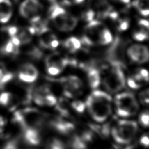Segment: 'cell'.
Returning a JSON list of instances; mask_svg holds the SVG:
<instances>
[{"mask_svg":"<svg viewBox=\"0 0 149 149\" xmlns=\"http://www.w3.org/2000/svg\"><path fill=\"white\" fill-rule=\"evenodd\" d=\"M86 107L95 121L102 123L112 114V97L107 92L96 90L88 97Z\"/></svg>","mask_w":149,"mask_h":149,"instance_id":"obj_1","label":"cell"},{"mask_svg":"<svg viewBox=\"0 0 149 149\" xmlns=\"http://www.w3.org/2000/svg\"><path fill=\"white\" fill-rule=\"evenodd\" d=\"M49 17L55 28L61 32H70L78 24L77 18L57 4L50 7Z\"/></svg>","mask_w":149,"mask_h":149,"instance_id":"obj_2","label":"cell"},{"mask_svg":"<svg viewBox=\"0 0 149 149\" xmlns=\"http://www.w3.org/2000/svg\"><path fill=\"white\" fill-rule=\"evenodd\" d=\"M137 131L138 125L135 122L122 120L112 128L111 134L116 142L121 145H126L133 140Z\"/></svg>","mask_w":149,"mask_h":149,"instance_id":"obj_3","label":"cell"},{"mask_svg":"<svg viewBox=\"0 0 149 149\" xmlns=\"http://www.w3.org/2000/svg\"><path fill=\"white\" fill-rule=\"evenodd\" d=\"M114 103L116 114L122 118L133 116L138 112L139 108L135 97L129 92H123L117 95Z\"/></svg>","mask_w":149,"mask_h":149,"instance_id":"obj_4","label":"cell"},{"mask_svg":"<svg viewBox=\"0 0 149 149\" xmlns=\"http://www.w3.org/2000/svg\"><path fill=\"white\" fill-rule=\"evenodd\" d=\"M103 84L108 91L116 93L121 91L125 84V78L123 70L118 65H114L105 76Z\"/></svg>","mask_w":149,"mask_h":149,"instance_id":"obj_5","label":"cell"},{"mask_svg":"<svg viewBox=\"0 0 149 149\" xmlns=\"http://www.w3.org/2000/svg\"><path fill=\"white\" fill-rule=\"evenodd\" d=\"M19 11L22 17L33 22L42 19L43 7L38 0H24L20 4Z\"/></svg>","mask_w":149,"mask_h":149,"instance_id":"obj_6","label":"cell"},{"mask_svg":"<svg viewBox=\"0 0 149 149\" xmlns=\"http://www.w3.org/2000/svg\"><path fill=\"white\" fill-rule=\"evenodd\" d=\"M67 65V58L58 53L50 54L45 59L46 71L51 76H57L60 74Z\"/></svg>","mask_w":149,"mask_h":149,"instance_id":"obj_7","label":"cell"},{"mask_svg":"<svg viewBox=\"0 0 149 149\" xmlns=\"http://www.w3.org/2000/svg\"><path fill=\"white\" fill-rule=\"evenodd\" d=\"M33 100L36 104L41 107H52L57 103L56 97L45 86L36 89L33 94Z\"/></svg>","mask_w":149,"mask_h":149,"instance_id":"obj_8","label":"cell"},{"mask_svg":"<svg viewBox=\"0 0 149 149\" xmlns=\"http://www.w3.org/2000/svg\"><path fill=\"white\" fill-rule=\"evenodd\" d=\"M128 57L132 62L137 64H145L149 61V49L146 46L141 44H133L127 49Z\"/></svg>","mask_w":149,"mask_h":149,"instance_id":"obj_9","label":"cell"},{"mask_svg":"<svg viewBox=\"0 0 149 149\" xmlns=\"http://www.w3.org/2000/svg\"><path fill=\"white\" fill-rule=\"evenodd\" d=\"M83 82L76 76H70L63 80L64 93L67 97H74L81 93L83 91Z\"/></svg>","mask_w":149,"mask_h":149,"instance_id":"obj_10","label":"cell"},{"mask_svg":"<svg viewBox=\"0 0 149 149\" xmlns=\"http://www.w3.org/2000/svg\"><path fill=\"white\" fill-rule=\"evenodd\" d=\"M38 75V70L32 64L26 63L22 65L19 69L18 77L21 81L24 83H32L36 80Z\"/></svg>","mask_w":149,"mask_h":149,"instance_id":"obj_11","label":"cell"},{"mask_svg":"<svg viewBox=\"0 0 149 149\" xmlns=\"http://www.w3.org/2000/svg\"><path fill=\"white\" fill-rule=\"evenodd\" d=\"M39 36V43L41 47L43 49L53 50L57 48L59 45L58 38L49 30L43 32Z\"/></svg>","mask_w":149,"mask_h":149,"instance_id":"obj_12","label":"cell"},{"mask_svg":"<svg viewBox=\"0 0 149 149\" xmlns=\"http://www.w3.org/2000/svg\"><path fill=\"white\" fill-rule=\"evenodd\" d=\"M22 137L26 143L32 146L40 145L42 141V135L39 128L37 127H27L23 128Z\"/></svg>","mask_w":149,"mask_h":149,"instance_id":"obj_13","label":"cell"},{"mask_svg":"<svg viewBox=\"0 0 149 149\" xmlns=\"http://www.w3.org/2000/svg\"><path fill=\"white\" fill-rule=\"evenodd\" d=\"M50 125L56 132L65 135L73 134L75 130L74 125L72 123L66 122L61 118H55L51 120Z\"/></svg>","mask_w":149,"mask_h":149,"instance_id":"obj_14","label":"cell"},{"mask_svg":"<svg viewBox=\"0 0 149 149\" xmlns=\"http://www.w3.org/2000/svg\"><path fill=\"white\" fill-rule=\"evenodd\" d=\"M133 37L138 42L149 40V21L146 19L139 20L137 26L133 31Z\"/></svg>","mask_w":149,"mask_h":149,"instance_id":"obj_15","label":"cell"},{"mask_svg":"<svg viewBox=\"0 0 149 149\" xmlns=\"http://www.w3.org/2000/svg\"><path fill=\"white\" fill-rule=\"evenodd\" d=\"M13 6L9 0H0V22L6 23L11 19Z\"/></svg>","mask_w":149,"mask_h":149,"instance_id":"obj_16","label":"cell"},{"mask_svg":"<svg viewBox=\"0 0 149 149\" xmlns=\"http://www.w3.org/2000/svg\"><path fill=\"white\" fill-rule=\"evenodd\" d=\"M87 77L89 86L91 88L96 89L100 85V83H101V74H100L99 71L97 70L96 68H89L88 70H87Z\"/></svg>","mask_w":149,"mask_h":149,"instance_id":"obj_17","label":"cell"},{"mask_svg":"<svg viewBox=\"0 0 149 149\" xmlns=\"http://www.w3.org/2000/svg\"><path fill=\"white\" fill-rule=\"evenodd\" d=\"M81 41L76 37H70L64 42V46L70 53H76L81 47Z\"/></svg>","mask_w":149,"mask_h":149,"instance_id":"obj_18","label":"cell"},{"mask_svg":"<svg viewBox=\"0 0 149 149\" xmlns=\"http://www.w3.org/2000/svg\"><path fill=\"white\" fill-rule=\"evenodd\" d=\"M133 5L140 15L149 17V0H135Z\"/></svg>","mask_w":149,"mask_h":149,"instance_id":"obj_19","label":"cell"},{"mask_svg":"<svg viewBox=\"0 0 149 149\" xmlns=\"http://www.w3.org/2000/svg\"><path fill=\"white\" fill-rule=\"evenodd\" d=\"M32 34L28 28H18L17 32L14 37H16L20 43V45H26L32 40Z\"/></svg>","mask_w":149,"mask_h":149,"instance_id":"obj_20","label":"cell"},{"mask_svg":"<svg viewBox=\"0 0 149 149\" xmlns=\"http://www.w3.org/2000/svg\"><path fill=\"white\" fill-rule=\"evenodd\" d=\"M17 99L11 93L2 92L0 93V106L11 107L16 103Z\"/></svg>","mask_w":149,"mask_h":149,"instance_id":"obj_21","label":"cell"},{"mask_svg":"<svg viewBox=\"0 0 149 149\" xmlns=\"http://www.w3.org/2000/svg\"><path fill=\"white\" fill-rule=\"evenodd\" d=\"M113 37L111 32L107 26H105L100 34L97 44L101 45H109L112 42Z\"/></svg>","mask_w":149,"mask_h":149,"instance_id":"obj_22","label":"cell"},{"mask_svg":"<svg viewBox=\"0 0 149 149\" xmlns=\"http://www.w3.org/2000/svg\"><path fill=\"white\" fill-rule=\"evenodd\" d=\"M87 144L80 136L74 135L71 138L70 145L72 149H87Z\"/></svg>","mask_w":149,"mask_h":149,"instance_id":"obj_23","label":"cell"},{"mask_svg":"<svg viewBox=\"0 0 149 149\" xmlns=\"http://www.w3.org/2000/svg\"><path fill=\"white\" fill-rule=\"evenodd\" d=\"M143 86L149 83V71L145 68H139L135 70L133 74Z\"/></svg>","mask_w":149,"mask_h":149,"instance_id":"obj_24","label":"cell"},{"mask_svg":"<svg viewBox=\"0 0 149 149\" xmlns=\"http://www.w3.org/2000/svg\"><path fill=\"white\" fill-rule=\"evenodd\" d=\"M45 149H66L65 145L60 139L56 138H50L46 141Z\"/></svg>","mask_w":149,"mask_h":149,"instance_id":"obj_25","label":"cell"},{"mask_svg":"<svg viewBox=\"0 0 149 149\" xmlns=\"http://www.w3.org/2000/svg\"><path fill=\"white\" fill-rule=\"evenodd\" d=\"M114 21L116 22V23L117 28L120 32H124L127 30L130 24L129 19L125 17L120 18L119 15H118V17L114 20Z\"/></svg>","mask_w":149,"mask_h":149,"instance_id":"obj_26","label":"cell"},{"mask_svg":"<svg viewBox=\"0 0 149 149\" xmlns=\"http://www.w3.org/2000/svg\"><path fill=\"white\" fill-rule=\"evenodd\" d=\"M139 122L144 127L149 128V110H145L139 114Z\"/></svg>","mask_w":149,"mask_h":149,"instance_id":"obj_27","label":"cell"},{"mask_svg":"<svg viewBox=\"0 0 149 149\" xmlns=\"http://www.w3.org/2000/svg\"><path fill=\"white\" fill-rule=\"evenodd\" d=\"M127 83L130 87L133 89H138L141 88V87L143 86L142 84L136 78V77L133 75L130 76L127 79Z\"/></svg>","mask_w":149,"mask_h":149,"instance_id":"obj_28","label":"cell"},{"mask_svg":"<svg viewBox=\"0 0 149 149\" xmlns=\"http://www.w3.org/2000/svg\"><path fill=\"white\" fill-rule=\"evenodd\" d=\"M139 98L141 104L149 107V88L141 91L139 95Z\"/></svg>","mask_w":149,"mask_h":149,"instance_id":"obj_29","label":"cell"},{"mask_svg":"<svg viewBox=\"0 0 149 149\" xmlns=\"http://www.w3.org/2000/svg\"><path fill=\"white\" fill-rule=\"evenodd\" d=\"M72 107L75 110L76 112L78 113H83L86 109V105L81 101H75L72 103Z\"/></svg>","mask_w":149,"mask_h":149,"instance_id":"obj_30","label":"cell"},{"mask_svg":"<svg viewBox=\"0 0 149 149\" xmlns=\"http://www.w3.org/2000/svg\"><path fill=\"white\" fill-rule=\"evenodd\" d=\"M139 143L143 147L149 149V132L145 133L141 136Z\"/></svg>","mask_w":149,"mask_h":149,"instance_id":"obj_31","label":"cell"},{"mask_svg":"<svg viewBox=\"0 0 149 149\" xmlns=\"http://www.w3.org/2000/svg\"><path fill=\"white\" fill-rule=\"evenodd\" d=\"M95 15V13L93 10L89 9L84 13L83 15H82V17H83V19L85 21L89 22L94 20Z\"/></svg>","mask_w":149,"mask_h":149,"instance_id":"obj_32","label":"cell"},{"mask_svg":"<svg viewBox=\"0 0 149 149\" xmlns=\"http://www.w3.org/2000/svg\"><path fill=\"white\" fill-rule=\"evenodd\" d=\"M63 3L66 6H74L83 3L84 0H63Z\"/></svg>","mask_w":149,"mask_h":149,"instance_id":"obj_33","label":"cell"},{"mask_svg":"<svg viewBox=\"0 0 149 149\" xmlns=\"http://www.w3.org/2000/svg\"><path fill=\"white\" fill-rule=\"evenodd\" d=\"M6 125V120L4 119L3 117H2L0 116V133L3 132Z\"/></svg>","mask_w":149,"mask_h":149,"instance_id":"obj_34","label":"cell"},{"mask_svg":"<svg viewBox=\"0 0 149 149\" xmlns=\"http://www.w3.org/2000/svg\"><path fill=\"white\" fill-rule=\"evenodd\" d=\"M7 71L6 67H5L4 65L2 63L0 62V78H1V76L3 75L4 73Z\"/></svg>","mask_w":149,"mask_h":149,"instance_id":"obj_35","label":"cell"},{"mask_svg":"<svg viewBox=\"0 0 149 149\" xmlns=\"http://www.w3.org/2000/svg\"><path fill=\"white\" fill-rule=\"evenodd\" d=\"M6 139L4 138H0V149H3L4 146L6 145V143L7 142Z\"/></svg>","mask_w":149,"mask_h":149,"instance_id":"obj_36","label":"cell"},{"mask_svg":"<svg viewBox=\"0 0 149 149\" xmlns=\"http://www.w3.org/2000/svg\"><path fill=\"white\" fill-rule=\"evenodd\" d=\"M114 1L120 2V3H122L124 4H127L130 2V0H114Z\"/></svg>","mask_w":149,"mask_h":149,"instance_id":"obj_37","label":"cell"},{"mask_svg":"<svg viewBox=\"0 0 149 149\" xmlns=\"http://www.w3.org/2000/svg\"><path fill=\"white\" fill-rule=\"evenodd\" d=\"M48 1H55V0H48Z\"/></svg>","mask_w":149,"mask_h":149,"instance_id":"obj_38","label":"cell"},{"mask_svg":"<svg viewBox=\"0 0 149 149\" xmlns=\"http://www.w3.org/2000/svg\"><path fill=\"white\" fill-rule=\"evenodd\" d=\"M15 1H19V0H15Z\"/></svg>","mask_w":149,"mask_h":149,"instance_id":"obj_39","label":"cell"}]
</instances>
